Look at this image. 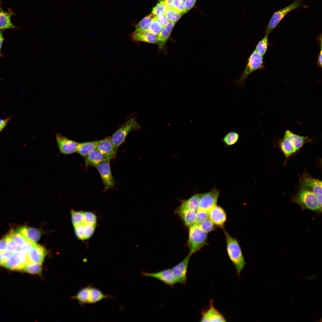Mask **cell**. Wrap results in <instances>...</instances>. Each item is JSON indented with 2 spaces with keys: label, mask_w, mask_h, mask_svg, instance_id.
I'll return each mask as SVG.
<instances>
[{
  "label": "cell",
  "mask_w": 322,
  "mask_h": 322,
  "mask_svg": "<svg viewBox=\"0 0 322 322\" xmlns=\"http://www.w3.org/2000/svg\"><path fill=\"white\" fill-rule=\"evenodd\" d=\"M226 243V250L230 259L234 265L239 275L246 264L242 250L238 241L224 229Z\"/></svg>",
  "instance_id": "1"
},
{
  "label": "cell",
  "mask_w": 322,
  "mask_h": 322,
  "mask_svg": "<svg viewBox=\"0 0 322 322\" xmlns=\"http://www.w3.org/2000/svg\"><path fill=\"white\" fill-rule=\"evenodd\" d=\"M292 201L303 209L321 212L322 207L318 203L315 194L309 190L299 188L297 193L292 198Z\"/></svg>",
  "instance_id": "2"
},
{
  "label": "cell",
  "mask_w": 322,
  "mask_h": 322,
  "mask_svg": "<svg viewBox=\"0 0 322 322\" xmlns=\"http://www.w3.org/2000/svg\"><path fill=\"white\" fill-rule=\"evenodd\" d=\"M141 126L136 120L135 115H131L110 137L111 140L117 150L131 131L140 129Z\"/></svg>",
  "instance_id": "3"
},
{
  "label": "cell",
  "mask_w": 322,
  "mask_h": 322,
  "mask_svg": "<svg viewBox=\"0 0 322 322\" xmlns=\"http://www.w3.org/2000/svg\"><path fill=\"white\" fill-rule=\"evenodd\" d=\"M207 233L196 223L189 227L188 244L191 255L200 250L207 243Z\"/></svg>",
  "instance_id": "4"
},
{
  "label": "cell",
  "mask_w": 322,
  "mask_h": 322,
  "mask_svg": "<svg viewBox=\"0 0 322 322\" xmlns=\"http://www.w3.org/2000/svg\"><path fill=\"white\" fill-rule=\"evenodd\" d=\"M264 68L263 56L254 50L250 55L242 75L236 82V84L240 87L243 86L246 79L252 72Z\"/></svg>",
  "instance_id": "5"
},
{
  "label": "cell",
  "mask_w": 322,
  "mask_h": 322,
  "mask_svg": "<svg viewBox=\"0 0 322 322\" xmlns=\"http://www.w3.org/2000/svg\"><path fill=\"white\" fill-rule=\"evenodd\" d=\"M300 0H297L288 6L275 12L267 26L265 35H268L274 29L284 17L291 11L301 5Z\"/></svg>",
  "instance_id": "6"
},
{
  "label": "cell",
  "mask_w": 322,
  "mask_h": 322,
  "mask_svg": "<svg viewBox=\"0 0 322 322\" xmlns=\"http://www.w3.org/2000/svg\"><path fill=\"white\" fill-rule=\"evenodd\" d=\"M221 191L215 187L210 191L201 193L199 209L208 212L217 205Z\"/></svg>",
  "instance_id": "7"
},
{
  "label": "cell",
  "mask_w": 322,
  "mask_h": 322,
  "mask_svg": "<svg viewBox=\"0 0 322 322\" xmlns=\"http://www.w3.org/2000/svg\"><path fill=\"white\" fill-rule=\"evenodd\" d=\"M299 183L300 188L310 191L316 196L322 194L321 181L312 178L306 172L300 177Z\"/></svg>",
  "instance_id": "8"
},
{
  "label": "cell",
  "mask_w": 322,
  "mask_h": 322,
  "mask_svg": "<svg viewBox=\"0 0 322 322\" xmlns=\"http://www.w3.org/2000/svg\"><path fill=\"white\" fill-rule=\"evenodd\" d=\"M110 160L103 161L95 167L98 171L104 186V191L113 188L115 181L110 169Z\"/></svg>",
  "instance_id": "9"
},
{
  "label": "cell",
  "mask_w": 322,
  "mask_h": 322,
  "mask_svg": "<svg viewBox=\"0 0 322 322\" xmlns=\"http://www.w3.org/2000/svg\"><path fill=\"white\" fill-rule=\"evenodd\" d=\"M191 255L189 253L182 261L171 269L176 283H186L187 268Z\"/></svg>",
  "instance_id": "10"
},
{
  "label": "cell",
  "mask_w": 322,
  "mask_h": 322,
  "mask_svg": "<svg viewBox=\"0 0 322 322\" xmlns=\"http://www.w3.org/2000/svg\"><path fill=\"white\" fill-rule=\"evenodd\" d=\"M209 219L217 227L223 229L227 220L225 210L216 205L208 212Z\"/></svg>",
  "instance_id": "11"
},
{
  "label": "cell",
  "mask_w": 322,
  "mask_h": 322,
  "mask_svg": "<svg viewBox=\"0 0 322 322\" xmlns=\"http://www.w3.org/2000/svg\"><path fill=\"white\" fill-rule=\"evenodd\" d=\"M56 139L60 152L64 154H68L76 152L78 143L69 139L60 134H57Z\"/></svg>",
  "instance_id": "12"
},
{
  "label": "cell",
  "mask_w": 322,
  "mask_h": 322,
  "mask_svg": "<svg viewBox=\"0 0 322 322\" xmlns=\"http://www.w3.org/2000/svg\"><path fill=\"white\" fill-rule=\"evenodd\" d=\"M141 274L143 276L155 278L171 286H173L176 283L171 269H166L155 273L143 272Z\"/></svg>",
  "instance_id": "13"
},
{
  "label": "cell",
  "mask_w": 322,
  "mask_h": 322,
  "mask_svg": "<svg viewBox=\"0 0 322 322\" xmlns=\"http://www.w3.org/2000/svg\"><path fill=\"white\" fill-rule=\"evenodd\" d=\"M96 149L110 160L114 158L117 151L111 140L110 137L98 140Z\"/></svg>",
  "instance_id": "14"
},
{
  "label": "cell",
  "mask_w": 322,
  "mask_h": 322,
  "mask_svg": "<svg viewBox=\"0 0 322 322\" xmlns=\"http://www.w3.org/2000/svg\"><path fill=\"white\" fill-rule=\"evenodd\" d=\"M283 137L288 139L292 143L295 153L299 150L305 144L311 142L312 140L307 136L299 135L289 130L285 131Z\"/></svg>",
  "instance_id": "15"
},
{
  "label": "cell",
  "mask_w": 322,
  "mask_h": 322,
  "mask_svg": "<svg viewBox=\"0 0 322 322\" xmlns=\"http://www.w3.org/2000/svg\"><path fill=\"white\" fill-rule=\"evenodd\" d=\"M201 322H226L223 315L213 306V301H211L209 308L203 311Z\"/></svg>",
  "instance_id": "16"
},
{
  "label": "cell",
  "mask_w": 322,
  "mask_h": 322,
  "mask_svg": "<svg viewBox=\"0 0 322 322\" xmlns=\"http://www.w3.org/2000/svg\"><path fill=\"white\" fill-rule=\"evenodd\" d=\"M47 251L43 246L35 243L28 254L29 261L41 264L47 255Z\"/></svg>",
  "instance_id": "17"
},
{
  "label": "cell",
  "mask_w": 322,
  "mask_h": 322,
  "mask_svg": "<svg viewBox=\"0 0 322 322\" xmlns=\"http://www.w3.org/2000/svg\"><path fill=\"white\" fill-rule=\"evenodd\" d=\"M175 24L169 21L163 27L161 31L157 35V44L158 45L159 50H162L165 48L166 44L169 38Z\"/></svg>",
  "instance_id": "18"
},
{
  "label": "cell",
  "mask_w": 322,
  "mask_h": 322,
  "mask_svg": "<svg viewBox=\"0 0 322 322\" xmlns=\"http://www.w3.org/2000/svg\"><path fill=\"white\" fill-rule=\"evenodd\" d=\"M131 40L136 42H143L151 44H157V35L149 31L139 33H132L130 35Z\"/></svg>",
  "instance_id": "19"
},
{
  "label": "cell",
  "mask_w": 322,
  "mask_h": 322,
  "mask_svg": "<svg viewBox=\"0 0 322 322\" xmlns=\"http://www.w3.org/2000/svg\"><path fill=\"white\" fill-rule=\"evenodd\" d=\"M85 158V165L86 166H93L96 167L103 161L110 160L96 149L91 152Z\"/></svg>",
  "instance_id": "20"
},
{
  "label": "cell",
  "mask_w": 322,
  "mask_h": 322,
  "mask_svg": "<svg viewBox=\"0 0 322 322\" xmlns=\"http://www.w3.org/2000/svg\"><path fill=\"white\" fill-rule=\"evenodd\" d=\"M14 15L10 10L8 11H4L0 4V31L16 28L11 21V17Z\"/></svg>",
  "instance_id": "21"
},
{
  "label": "cell",
  "mask_w": 322,
  "mask_h": 322,
  "mask_svg": "<svg viewBox=\"0 0 322 322\" xmlns=\"http://www.w3.org/2000/svg\"><path fill=\"white\" fill-rule=\"evenodd\" d=\"M176 211L186 226L190 227L196 223V211L189 209H180L178 208Z\"/></svg>",
  "instance_id": "22"
},
{
  "label": "cell",
  "mask_w": 322,
  "mask_h": 322,
  "mask_svg": "<svg viewBox=\"0 0 322 322\" xmlns=\"http://www.w3.org/2000/svg\"><path fill=\"white\" fill-rule=\"evenodd\" d=\"M28 240L35 243L40 239L41 233L38 229L26 226L19 227L17 229Z\"/></svg>",
  "instance_id": "23"
},
{
  "label": "cell",
  "mask_w": 322,
  "mask_h": 322,
  "mask_svg": "<svg viewBox=\"0 0 322 322\" xmlns=\"http://www.w3.org/2000/svg\"><path fill=\"white\" fill-rule=\"evenodd\" d=\"M201 193H197L188 199L183 201L178 208L189 209L197 211L199 209V203Z\"/></svg>",
  "instance_id": "24"
},
{
  "label": "cell",
  "mask_w": 322,
  "mask_h": 322,
  "mask_svg": "<svg viewBox=\"0 0 322 322\" xmlns=\"http://www.w3.org/2000/svg\"><path fill=\"white\" fill-rule=\"evenodd\" d=\"M98 140L78 143L76 152L84 157L96 149Z\"/></svg>",
  "instance_id": "25"
},
{
  "label": "cell",
  "mask_w": 322,
  "mask_h": 322,
  "mask_svg": "<svg viewBox=\"0 0 322 322\" xmlns=\"http://www.w3.org/2000/svg\"><path fill=\"white\" fill-rule=\"evenodd\" d=\"M278 141V146L287 160L295 153L293 145L288 139L283 137Z\"/></svg>",
  "instance_id": "26"
},
{
  "label": "cell",
  "mask_w": 322,
  "mask_h": 322,
  "mask_svg": "<svg viewBox=\"0 0 322 322\" xmlns=\"http://www.w3.org/2000/svg\"><path fill=\"white\" fill-rule=\"evenodd\" d=\"M154 17L151 13L145 16L135 25V30L133 32L137 33L149 31L150 24Z\"/></svg>",
  "instance_id": "27"
},
{
  "label": "cell",
  "mask_w": 322,
  "mask_h": 322,
  "mask_svg": "<svg viewBox=\"0 0 322 322\" xmlns=\"http://www.w3.org/2000/svg\"><path fill=\"white\" fill-rule=\"evenodd\" d=\"M10 232L12 234L16 247V250H21L29 240L16 229H12Z\"/></svg>",
  "instance_id": "28"
},
{
  "label": "cell",
  "mask_w": 322,
  "mask_h": 322,
  "mask_svg": "<svg viewBox=\"0 0 322 322\" xmlns=\"http://www.w3.org/2000/svg\"><path fill=\"white\" fill-rule=\"evenodd\" d=\"M41 265L29 261L24 266L22 271L30 274L41 276L42 271Z\"/></svg>",
  "instance_id": "29"
},
{
  "label": "cell",
  "mask_w": 322,
  "mask_h": 322,
  "mask_svg": "<svg viewBox=\"0 0 322 322\" xmlns=\"http://www.w3.org/2000/svg\"><path fill=\"white\" fill-rule=\"evenodd\" d=\"M239 137V134L235 131H230L225 134L222 140L226 147H229L237 143Z\"/></svg>",
  "instance_id": "30"
},
{
  "label": "cell",
  "mask_w": 322,
  "mask_h": 322,
  "mask_svg": "<svg viewBox=\"0 0 322 322\" xmlns=\"http://www.w3.org/2000/svg\"><path fill=\"white\" fill-rule=\"evenodd\" d=\"M90 285L81 289L73 298L76 299L81 304H88V295Z\"/></svg>",
  "instance_id": "31"
},
{
  "label": "cell",
  "mask_w": 322,
  "mask_h": 322,
  "mask_svg": "<svg viewBox=\"0 0 322 322\" xmlns=\"http://www.w3.org/2000/svg\"><path fill=\"white\" fill-rule=\"evenodd\" d=\"M12 256L18 263L23 267L29 261L28 254L21 250H16Z\"/></svg>",
  "instance_id": "32"
},
{
  "label": "cell",
  "mask_w": 322,
  "mask_h": 322,
  "mask_svg": "<svg viewBox=\"0 0 322 322\" xmlns=\"http://www.w3.org/2000/svg\"><path fill=\"white\" fill-rule=\"evenodd\" d=\"M2 266L12 270L20 271L23 269V267L18 263L12 255Z\"/></svg>",
  "instance_id": "33"
},
{
  "label": "cell",
  "mask_w": 322,
  "mask_h": 322,
  "mask_svg": "<svg viewBox=\"0 0 322 322\" xmlns=\"http://www.w3.org/2000/svg\"><path fill=\"white\" fill-rule=\"evenodd\" d=\"M167 9L163 0H159L156 5L153 7L151 13L155 17L165 14Z\"/></svg>",
  "instance_id": "34"
},
{
  "label": "cell",
  "mask_w": 322,
  "mask_h": 322,
  "mask_svg": "<svg viewBox=\"0 0 322 322\" xmlns=\"http://www.w3.org/2000/svg\"><path fill=\"white\" fill-rule=\"evenodd\" d=\"M267 35H265L263 38L257 44L255 50L263 56L265 54L268 46Z\"/></svg>",
  "instance_id": "35"
},
{
  "label": "cell",
  "mask_w": 322,
  "mask_h": 322,
  "mask_svg": "<svg viewBox=\"0 0 322 322\" xmlns=\"http://www.w3.org/2000/svg\"><path fill=\"white\" fill-rule=\"evenodd\" d=\"M170 22L175 23L181 17L183 14L173 8H168L165 13Z\"/></svg>",
  "instance_id": "36"
},
{
  "label": "cell",
  "mask_w": 322,
  "mask_h": 322,
  "mask_svg": "<svg viewBox=\"0 0 322 322\" xmlns=\"http://www.w3.org/2000/svg\"><path fill=\"white\" fill-rule=\"evenodd\" d=\"M72 221L74 226L79 225L84 222V212L72 210Z\"/></svg>",
  "instance_id": "37"
},
{
  "label": "cell",
  "mask_w": 322,
  "mask_h": 322,
  "mask_svg": "<svg viewBox=\"0 0 322 322\" xmlns=\"http://www.w3.org/2000/svg\"><path fill=\"white\" fill-rule=\"evenodd\" d=\"M163 27L162 25L154 17L150 24L149 31L154 34L158 35Z\"/></svg>",
  "instance_id": "38"
},
{
  "label": "cell",
  "mask_w": 322,
  "mask_h": 322,
  "mask_svg": "<svg viewBox=\"0 0 322 322\" xmlns=\"http://www.w3.org/2000/svg\"><path fill=\"white\" fill-rule=\"evenodd\" d=\"M7 243L6 250L13 253L16 250V247L13 236L10 232L5 236Z\"/></svg>",
  "instance_id": "39"
},
{
  "label": "cell",
  "mask_w": 322,
  "mask_h": 322,
  "mask_svg": "<svg viewBox=\"0 0 322 322\" xmlns=\"http://www.w3.org/2000/svg\"><path fill=\"white\" fill-rule=\"evenodd\" d=\"M208 219V212L200 209L196 211V223L200 224Z\"/></svg>",
  "instance_id": "40"
},
{
  "label": "cell",
  "mask_w": 322,
  "mask_h": 322,
  "mask_svg": "<svg viewBox=\"0 0 322 322\" xmlns=\"http://www.w3.org/2000/svg\"><path fill=\"white\" fill-rule=\"evenodd\" d=\"M199 225L201 229L207 233L216 229L214 225L209 219Z\"/></svg>",
  "instance_id": "41"
},
{
  "label": "cell",
  "mask_w": 322,
  "mask_h": 322,
  "mask_svg": "<svg viewBox=\"0 0 322 322\" xmlns=\"http://www.w3.org/2000/svg\"><path fill=\"white\" fill-rule=\"evenodd\" d=\"M174 9L179 13L183 14L185 13V0H174Z\"/></svg>",
  "instance_id": "42"
},
{
  "label": "cell",
  "mask_w": 322,
  "mask_h": 322,
  "mask_svg": "<svg viewBox=\"0 0 322 322\" xmlns=\"http://www.w3.org/2000/svg\"><path fill=\"white\" fill-rule=\"evenodd\" d=\"M85 223L84 220V222L83 223L74 227L75 233L77 237L79 239L82 240H85L83 228L84 225Z\"/></svg>",
  "instance_id": "43"
},
{
  "label": "cell",
  "mask_w": 322,
  "mask_h": 322,
  "mask_svg": "<svg viewBox=\"0 0 322 322\" xmlns=\"http://www.w3.org/2000/svg\"><path fill=\"white\" fill-rule=\"evenodd\" d=\"M155 17L163 27L169 22L165 14L160 15Z\"/></svg>",
  "instance_id": "44"
},
{
  "label": "cell",
  "mask_w": 322,
  "mask_h": 322,
  "mask_svg": "<svg viewBox=\"0 0 322 322\" xmlns=\"http://www.w3.org/2000/svg\"><path fill=\"white\" fill-rule=\"evenodd\" d=\"M7 243L5 236L0 240V253L2 254L6 250Z\"/></svg>",
  "instance_id": "45"
},
{
  "label": "cell",
  "mask_w": 322,
  "mask_h": 322,
  "mask_svg": "<svg viewBox=\"0 0 322 322\" xmlns=\"http://www.w3.org/2000/svg\"><path fill=\"white\" fill-rule=\"evenodd\" d=\"M196 0H185V13L191 9L194 6Z\"/></svg>",
  "instance_id": "46"
},
{
  "label": "cell",
  "mask_w": 322,
  "mask_h": 322,
  "mask_svg": "<svg viewBox=\"0 0 322 322\" xmlns=\"http://www.w3.org/2000/svg\"><path fill=\"white\" fill-rule=\"evenodd\" d=\"M318 40L319 41V43H320V44L321 50H320V52L319 53V55H318V57L317 61V64L318 65V66H319L321 68L322 67V39H321V35L320 37H319V38H318Z\"/></svg>",
  "instance_id": "47"
},
{
  "label": "cell",
  "mask_w": 322,
  "mask_h": 322,
  "mask_svg": "<svg viewBox=\"0 0 322 322\" xmlns=\"http://www.w3.org/2000/svg\"><path fill=\"white\" fill-rule=\"evenodd\" d=\"M13 253L6 250L2 254L4 264L12 256Z\"/></svg>",
  "instance_id": "48"
},
{
  "label": "cell",
  "mask_w": 322,
  "mask_h": 322,
  "mask_svg": "<svg viewBox=\"0 0 322 322\" xmlns=\"http://www.w3.org/2000/svg\"><path fill=\"white\" fill-rule=\"evenodd\" d=\"M174 0H163L164 3L168 8H174Z\"/></svg>",
  "instance_id": "49"
},
{
  "label": "cell",
  "mask_w": 322,
  "mask_h": 322,
  "mask_svg": "<svg viewBox=\"0 0 322 322\" xmlns=\"http://www.w3.org/2000/svg\"><path fill=\"white\" fill-rule=\"evenodd\" d=\"M4 38L3 35V32L0 31V57H2L3 55L1 52V48Z\"/></svg>",
  "instance_id": "50"
},
{
  "label": "cell",
  "mask_w": 322,
  "mask_h": 322,
  "mask_svg": "<svg viewBox=\"0 0 322 322\" xmlns=\"http://www.w3.org/2000/svg\"><path fill=\"white\" fill-rule=\"evenodd\" d=\"M9 120V119H7L4 120L0 119V125L5 126Z\"/></svg>",
  "instance_id": "51"
},
{
  "label": "cell",
  "mask_w": 322,
  "mask_h": 322,
  "mask_svg": "<svg viewBox=\"0 0 322 322\" xmlns=\"http://www.w3.org/2000/svg\"><path fill=\"white\" fill-rule=\"evenodd\" d=\"M4 264L2 254L0 253V265H3Z\"/></svg>",
  "instance_id": "52"
},
{
  "label": "cell",
  "mask_w": 322,
  "mask_h": 322,
  "mask_svg": "<svg viewBox=\"0 0 322 322\" xmlns=\"http://www.w3.org/2000/svg\"><path fill=\"white\" fill-rule=\"evenodd\" d=\"M5 126L0 125V132L4 127Z\"/></svg>",
  "instance_id": "53"
}]
</instances>
